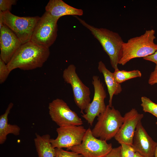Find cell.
Here are the masks:
<instances>
[{
  "label": "cell",
  "instance_id": "83f0119b",
  "mask_svg": "<svg viewBox=\"0 0 157 157\" xmlns=\"http://www.w3.org/2000/svg\"><path fill=\"white\" fill-rule=\"evenodd\" d=\"M135 157H145L141 155L138 152H135Z\"/></svg>",
  "mask_w": 157,
  "mask_h": 157
},
{
  "label": "cell",
  "instance_id": "2e32d148",
  "mask_svg": "<svg viewBox=\"0 0 157 157\" xmlns=\"http://www.w3.org/2000/svg\"><path fill=\"white\" fill-rule=\"evenodd\" d=\"M98 69L103 75L109 94L108 105L111 107L113 97L114 95H118L121 92L122 90V87L120 84L118 83L115 79L113 73L107 69L102 61L99 62Z\"/></svg>",
  "mask_w": 157,
  "mask_h": 157
},
{
  "label": "cell",
  "instance_id": "ffe728a7",
  "mask_svg": "<svg viewBox=\"0 0 157 157\" xmlns=\"http://www.w3.org/2000/svg\"><path fill=\"white\" fill-rule=\"evenodd\" d=\"M141 101L143 111L151 113L157 118V104L145 96L141 97Z\"/></svg>",
  "mask_w": 157,
  "mask_h": 157
},
{
  "label": "cell",
  "instance_id": "8fae6325",
  "mask_svg": "<svg viewBox=\"0 0 157 157\" xmlns=\"http://www.w3.org/2000/svg\"><path fill=\"white\" fill-rule=\"evenodd\" d=\"M92 84L94 89L93 99L85 110V114L81 115L91 126L95 117L104 111L106 106L105 103L106 93L103 83L98 76H93Z\"/></svg>",
  "mask_w": 157,
  "mask_h": 157
},
{
  "label": "cell",
  "instance_id": "9c48e42d",
  "mask_svg": "<svg viewBox=\"0 0 157 157\" xmlns=\"http://www.w3.org/2000/svg\"><path fill=\"white\" fill-rule=\"evenodd\" d=\"M49 113L52 120L59 127L81 126L83 122L63 99L57 98L49 105Z\"/></svg>",
  "mask_w": 157,
  "mask_h": 157
},
{
  "label": "cell",
  "instance_id": "8992f818",
  "mask_svg": "<svg viewBox=\"0 0 157 157\" xmlns=\"http://www.w3.org/2000/svg\"><path fill=\"white\" fill-rule=\"evenodd\" d=\"M58 19L45 11L37 23L30 41L40 47L49 48L57 37Z\"/></svg>",
  "mask_w": 157,
  "mask_h": 157
},
{
  "label": "cell",
  "instance_id": "ba28073f",
  "mask_svg": "<svg viewBox=\"0 0 157 157\" xmlns=\"http://www.w3.org/2000/svg\"><path fill=\"white\" fill-rule=\"evenodd\" d=\"M63 77L65 82L71 85L75 103L83 114V111L91 103L89 88L80 79L76 72V67L73 64L69 65L64 70Z\"/></svg>",
  "mask_w": 157,
  "mask_h": 157
},
{
  "label": "cell",
  "instance_id": "5b68a950",
  "mask_svg": "<svg viewBox=\"0 0 157 157\" xmlns=\"http://www.w3.org/2000/svg\"><path fill=\"white\" fill-rule=\"evenodd\" d=\"M40 18L38 16L19 17L9 11H0V22H2L14 33L22 44L30 41L35 27Z\"/></svg>",
  "mask_w": 157,
  "mask_h": 157
},
{
  "label": "cell",
  "instance_id": "7c38bea8",
  "mask_svg": "<svg viewBox=\"0 0 157 157\" xmlns=\"http://www.w3.org/2000/svg\"><path fill=\"white\" fill-rule=\"evenodd\" d=\"M144 117L135 108L124 115L123 123L115 135V140L120 144L124 143L132 146L136 128Z\"/></svg>",
  "mask_w": 157,
  "mask_h": 157
},
{
  "label": "cell",
  "instance_id": "7402d4cb",
  "mask_svg": "<svg viewBox=\"0 0 157 157\" xmlns=\"http://www.w3.org/2000/svg\"><path fill=\"white\" fill-rule=\"evenodd\" d=\"M121 145V157H135L136 152L132 146L124 143Z\"/></svg>",
  "mask_w": 157,
  "mask_h": 157
},
{
  "label": "cell",
  "instance_id": "484cf974",
  "mask_svg": "<svg viewBox=\"0 0 157 157\" xmlns=\"http://www.w3.org/2000/svg\"><path fill=\"white\" fill-rule=\"evenodd\" d=\"M121 145L117 147L113 148L106 157H121Z\"/></svg>",
  "mask_w": 157,
  "mask_h": 157
},
{
  "label": "cell",
  "instance_id": "f546056e",
  "mask_svg": "<svg viewBox=\"0 0 157 157\" xmlns=\"http://www.w3.org/2000/svg\"><path fill=\"white\" fill-rule=\"evenodd\" d=\"M156 124L157 125V121L156 122Z\"/></svg>",
  "mask_w": 157,
  "mask_h": 157
},
{
  "label": "cell",
  "instance_id": "603a6c76",
  "mask_svg": "<svg viewBox=\"0 0 157 157\" xmlns=\"http://www.w3.org/2000/svg\"><path fill=\"white\" fill-rule=\"evenodd\" d=\"M55 157H82V155L73 151L64 150L62 148H55Z\"/></svg>",
  "mask_w": 157,
  "mask_h": 157
},
{
  "label": "cell",
  "instance_id": "ac0fdd59",
  "mask_svg": "<svg viewBox=\"0 0 157 157\" xmlns=\"http://www.w3.org/2000/svg\"><path fill=\"white\" fill-rule=\"evenodd\" d=\"M34 141L38 157H55V148L50 142V136L49 134L40 136L35 133Z\"/></svg>",
  "mask_w": 157,
  "mask_h": 157
},
{
  "label": "cell",
  "instance_id": "44dd1931",
  "mask_svg": "<svg viewBox=\"0 0 157 157\" xmlns=\"http://www.w3.org/2000/svg\"><path fill=\"white\" fill-rule=\"evenodd\" d=\"M10 72L9 71L7 65L0 58V83L4 82L7 79Z\"/></svg>",
  "mask_w": 157,
  "mask_h": 157
},
{
  "label": "cell",
  "instance_id": "d6986e66",
  "mask_svg": "<svg viewBox=\"0 0 157 157\" xmlns=\"http://www.w3.org/2000/svg\"><path fill=\"white\" fill-rule=\"evenodd\" d=\"M113 74L117 82L120 84L128 80L142 76L141 73L138 70L128 71L120 70L118 69L115 70Z\"/></svg>",
  "mask_w": 157,
  "mask_h": 157
},
{
  "label": "cell",
  "instance_id": "f1b7e54d",
  "mask_svg": "<svg viewBox=\"0 0 157 157\" xmlns=\"http://www.w3.org/2000/svg\"><path fill=\"white\" fill-rule=\"evenodd\" d=\"M154 157H157V144L155 151Z\"/></svg>",
  "mask_w": 157,
  "mask_h": 157
},
{
  "label": "cell",
  "instance_id": "5bb4252c",
  "mask_svg": "<svg viewBox=\"0 0 157 157\" xmlns=\"http://www.w3.org/2000/svg\"><path fill=\"white\" fill-rule=\"evenodd\" d=\"M157 142L148 134L141 121L138 124L132 146L136 152L145 157H154Z\"/></svg>",
  "mask_w": 157,
  "mask_h": 157
},
{
  "label": "cell",
  "instance_id": "6da1fadb",
  "mask_svg": "<svg viewBox=\"0 0 157 157\" xmlns=\"http://www.w3.org/2000/svg\"><path fill=\"white\" fill-rule=\"evenodd\" d=\"M50 54L49 48L40 47L30 41L21 45L7 65L10 72L17 68L32 70L42 67Z\"/></svg>",
  "mask_w": 157,
  "mask_h": 157
},
{
  "label": "cell",
  "instance_id": "7a4b0ae2",
  "mask_svg": "<svg viewBox=\"0 0 157 157\" xmlns=\"http://www.w3.org/2000/svg\"><path fill=\"white\" fill-rule=\"evenodd\" d=\"M74 16L99 42L108 55L112 67L115 70L118 69V65L124 43L121 37L116 32L104 28L95 27L77 16Z\"/></svg>",
  "mask_w": 157,
  "mask_h": 157
},
{
  "label": "cell",
  "instance_id": "52a82bcc",
  "mask_svg": "<svg viewBox=\"0 0 157 157\" xmlns=\"http://www.w3.org/2000/svg\"><path fill=\"white\" fill-rule=\"evenodd\" d=\"M113 149L111 143L98 139L92 135L91 130H86L81 143L67 149L82 157H106Z\"/></svg>",
  "mask_w": 157,
  "mask_h": 157
},
{
  "label": "cell",
  "instance_id": "3957f363",
  "mask_svg": "<svg viewBox=\"0 0 157 157\" xmlns=\"http://www.w3.org/2000/svg\"><path fill=\"white\" fill-rule=\"evenodd\" d=\"M155 33L153 29L147 30L142 35L124 42L118 64L124 65L133 59L154 54L157 51V44L154 42Z\"/></svg>",
  "mask_w": 157,
  "mask_h": 157
},
{
  "label": "cell",
  "instance_id": "30bf717a",
  "mask_svg": "<svg viewBox=\"0 0 157 157\" xmlns=\"http://www.w3.org/2000/svg\"><path fill=\"white\" fill-rule=\"evenodd\" d=\"M84 126H69L57 128V138L50 139V142L54 148L67 149L81 144L86 131Z\"/></svg>",
  "mask_w": 157,
  "mask_h": 157
},
{
  "label": "cell",
  "instance_id": "277c9868",
  "mask_svg": "<svg viewBox=\"0 0 157 157\" xmlns=\"http://www.w3.org/2000/svg\"><path fill=\"white\" fill-rule=\"evenodd\" d=\"M124 119L119 111L113 106H106L104 111L97 117V122L91 130L94 137L106 141L114 137Z\"/></svg>",
  "mask_w": 157,
  "mask_h": 157
},
{
  "label": "cell",
  "instance_id": "e0dca14e",
  "mask_svg": "<svg viewBox=\"0 0 157 157\" xmlns=\"http://www.w3.org/2000/svg\"><path fill=\"white\" fill-rule=\"evenodd\" d=\"M13 106L10 102L8 105L5 113L0 116V144H2L6 141L7 136L9 134L15 135L19 134L20 128L17 125L11 124L8 123V116Z\"/></svg>",
  "mask_w": 157,
  "mask_h": 157
},
{
  "label": "cell",
  "instance_id": "4316f807",
  "mask_svg": "<svg viewBox=\"0 0 157 157\" xmlns=\"http://www.w3.org/2000/svg\"><path fill=\"white\" fill-rule=\"evenodd\" d=\"M146 60L149 61L157 64V51L154 54L143 58Z\"/></svg>",
  "mask_w": 157,
  "mask_h": 157
},
{
  "label": "cell",
  "instance_id": "cb8c5ba5",
  "mask_svg": "<svg viewBox=\"0 0 157 157\" xmlns=\"http://www.w3.org/2000/svg\"><path fill=\"white\" fill-rule=\"evenodd\" d=\"M17 1L16 0H0V11L2 12L10 11L12 6L16 4Z\"/></svg>",
  "mask_w": 157,
  "mask_h": 157
},
{
  "label": "cell",
  "instance_id": "9a60e30c",
  "mask_svg": "<svg viewBox=\"0 0 157 157\" xmlns=\"http://www.w3.org/2000/svg\"><path fill=\"white\" fill-rule=\"evenodd\" d=\"M46 11L52 16L59 19L65 15L82 16L83 10L74 7L62 0H50L45 7Z\"/></svg>",
  "mask_w": 157,
  "mask_h": 157
},
{
  "label": "cell",
  "instance_id": "4fadbf2b",
  "mask_svg": "<svg viewBox=\"0 0 157 157\" xmlns=\"http://www.w3.org/2000/svg\"><path fill=\"white\" fill-rule=\"evenodd\" d=\"M22 44L14 33L3 24L0 28V58L7 64Z\"/></svg>",
  "mask_w": 157,
  "mask_h": 157
},
{
  "label": "cell",
  "instance_id": "d4e9b609",
  "mask_svg": "<svg viewBox=\"0 0 157 157\" xmlns=\"http://www.w3.org/2000/svg\"><path fill=\"white\" fill-rule=\"evenodd\" d=\"M148 83L151 85L157 83V64H156L154 71L151 73L148 80Z\"/></svg>",
  "mask_w": 157,
  "mask_h": 157
}]
</instances>
